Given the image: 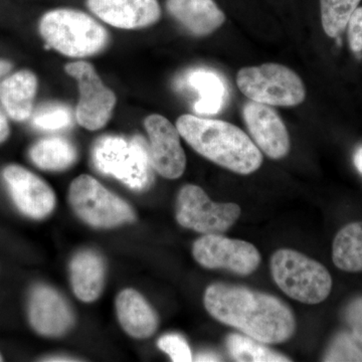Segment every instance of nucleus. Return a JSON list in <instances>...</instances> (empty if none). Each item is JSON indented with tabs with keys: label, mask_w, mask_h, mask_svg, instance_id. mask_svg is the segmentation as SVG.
<instances>
[{
	"label": "nucleus",
	"mask_w": 362,
	"mask_h": 362,
	"mask_svg": "<svg viewBox=\"0 0 362 362\" xmlns=\"http://www.w3.org/2000/svg\"><path fill=\"white\" fill-rule=\"evenodd\" d=\"M88 8L104 23L122 30H140L160 20L157 0H87Z\"/></svg>",
	"instance_id": "obj_15"
},
{
	"label": "nucleus",
	"mask_w": 362,
	"mask_h": 362,
	"mask_svg": "<svg viewBox=\"0 0 362 362\" xmlns=\"http://www.w3.org/2000/svg\"><path fill=\"white\" fill-rule=\"evenodd\" d=\"M243 116L255 144L267 156L281 159L289 153V133L277 112L269 105L247 102Z\"/></svg>",
	"instance_id": "obj_12"
},
{
	"label": "nucleus",
	"mask_w": 362,
	"mask_h": 362,
	"mask_svg": "<svg viewBox=\"0 0 362 362\" xmlns=\"http://www.w3.org/2000/svg\"><path fill=\"white\" fill-rule=\"evenodd\" d=\"M204 303L214 319L264 344L287 341L296 330L291 309L265 293L216 283L206 288Z\"/></svg>",
	"instance_id": "obj_1"
},
{
	"label": "nucleus",
	"mask_w": 362,
	"mask_h": 362,
	"mask_svg": "<svg viewBox=\"0 0 362 362\" xmlns=\"http://www.w3.org/2000/svg\"><path fill=\"white\" fill-rule=\"evenodd\" d=\"M149 138V156L152 168L162 177L176 180L183 175L187 157L180 144V134L168 119L153 114L145 119Z\"/></svg>",
	"instance_id": "obj_11"
},
{
	"label": "nucleus",
	"mask_w": 362,
	"mask_h": 362,
	"mask_svg": "<svg viewBox=\"0 0 362 362\" xmlns=\"http://www.w3.org/2000/svg\"><path fill=\"white\" fill-rule=\"evenodd\" d=\"M350 49L354 52H362V6L357 7L349 23Z\"/></svg>",
	"instance_id": "obj_28"
},
{
	"label": "nucleus",
	"mask_w": 362,
	"mask_h": 362,
	"mask_svg": "<svg viewBox=\"0 0 362 362\" xmlns=\"http://www.w3.org/2000/svg\"><path fill=\"white\" fill-rule=\"evenodd\" d=\"M69 202L78 218L94 228H115L135 220L134 211L127 202L90 175L74 180Z\"/></svg>",
	"instance_id": "obj_7"
},
{
	"label": "nucleus",
	"mask_w": 362,
	"mask_h": 362,
	"mask_svg": "<svg viewBox=\"0 0 362 362\" xmlns=\"http://www.w3.org/2000/svg\"><path fill=\"white\" fill-rule=\"evenodd\" d=\"M195 361H221V356L214 354L213 352H206V354H199L194 359Z\"/></svg>",
	"instance_id": "obj_31"
},
{
	"label": "nucleus",
	"mask_w": 362,
	"mask_h": 362,
	"mask_svg": "<svg viewBox=\"0 0 362 362\" xmlns=\"http://www.w3.org/2000/svg\"><path fill=\"white\" fill-rule=\"evenodd\" d=\"M354 162L357 170L362 175V146L359 147L354 153Z\"/></svg>",
	"instance_id": "obj_32"
},
{
	"label": "nucleus",
	"mask_w": 362,
	"mask_h": 362,
	"mask_svg": "<svg viewBox=\"0 0 362 362\" xmlns=\"http://www.w3.org/2000/svg\"><path fill=\"white\" fill-rule=\"evenodd\" d=\"M65 71L76 78L80 90L76 111L78 123L90 131L101 129L115 108L117 98L113 90L103 84L94 66L87 62L66 64Z\"/></svg>",
	"instance_id": "obj_9"
},
{
	"label": "nucleus",
	"mask_w": 362,
	"mask_h": 362,
	"mask_svg": "<svg viewBox=\"0 0 362 362\" xmlns=\"http://www.w3.org/2000/svg\"><path fill=\"white\" fill-rule=\"evenodd\" d=\"M4 177L16 206L30 218L40 220L56 206V195L39 176L18 165L7 166Z\"/></svg>",
	"instance_id": "obj_13"
},
{
	"label": "nucleus",
	"mask_w": 362,
	"mask_h": 362,
	"mask_svg": "<svg viewBox=\"0 0 362 362\" xmlns=\"http://www.w3.org/2000/svg\"><path fill=\"white\" fill-rule=\"evenodd\" d=\"M119 322L130 337L145 339L152 337L158 327V317L139 292L123 290L116 299Z\"/></svg>",
	"instance_id": "obj_17"
},
{
	"label": "nucleus",
	"mask_w": 362,
	"mask_h": 362,
	"mask_svg": "<svg viewBox=\"0 0 362 362\" xmlns=\"http://www.w3.org/2000/svg\"><path fill=\"white\" fill-rule=\"evenodd\" d=\"M11 64L7 63L6 61H1L0 59V77L4 75V74L8 73L11 71Z\"/></svg>",
	"instance_id": "obj_33"
},
{
	"label": "nucleus",
	"mask_w": 362,
	"mask_h": 362,
	"mask_svg": "<svg viewBox=\"0 0 362 362\" xmlns=\"http://www.w3.org/2000/svg\"><path fill=\"white\" fill-rule=\"evenodd\" d=\"M187 84L199 94L194 110L202 115L218 113L225 105L226 89L220 76L209 70H197L189 74Z\"/></svg>",
	"instance_id": "obj_20"
},
{
	"label": "nucleus",
	"mask_w": 362,
	"mask_h": 362,
	"mask_svg": "<svg viewBox=\"0 0 362 362\" xmlns=\"http://www.w3.org/2000/svg\"><path fill=\"white\" fill-rule=\"evenodd\" d=\"M226 349L235 361L240 362H288L291 359L272 351L264 343L247 337L232 334L226 338Z\"/></svg>",
	"instance_id": "obj_23"
},
{
	"label": "nucleus",
	"mask_w": 362,
	"mask_h": 362,
	"mask_svg": "<svg viewBox=\"0 0 362 362\" xmlns=\"http://www.w3.org/2000/svg\"><path fill=\"white\" fill-rule=\"evenodd\" d=\"M45 361H54V362H66V361H78L77 359L71 358V357L65 356H54L49 357V358L45 359Z\"/></svg>",
	"instance_id": "obj_34"
},
{
	"label": "nucleus",
	"mask_w": 362,
	"mask_h": 362,
	"mask_svg": "<svg viewBox=\"0 0 362 362\" xmlns=\"http://www.w3.org/2000/svg\"><path fill=\"white\" fill-rule=\"evenodd\" d=\"M73 122L71 111L63 105H47L42 107L33 118L35 127L42 130H59L69 127Z\"/></svg>",
	"instance_id": "obj_25"
},
{
	"label": "nucleus",
	"mask_w": 362,
	"mask_h": 362,
	"mask_svg": "<svg viewBox=\"0 0 362 362\" xmlns=\"http://www.w3.org/2000/svg\"><path fill=\"white\" fill-rule=\"evenodd\" d=\"M192 255L204 268L223 269L242 276L251 275L261 263V255L254 245L220 233L204 235L195 240Z\"/></svg>",
	"instance_id": "obj_10"
},
{
	"label": "nucleus",
	"mask_w": 362,
	"mask_h": 362,
	"mask_svg": "<svg viewBox=\"0 0 362 362\" xmlns=\"http://www.w3.org/2000/svg\"><path fill=\"white\" fill-rule=\"evenodd\" d=\"M93 161L100 173L137 192L147 189L153 180L149 148L140 137L129 141L116 136L100 138L93 148Z\"/></svg>",
	"instance_id": "obj_4"
},
{
	"label": "nucleus",
	"mask_w": 362,
	"mask_h": 362,
	"mask_svg": "<svg viewBox=\"0 0 362 362\" xmlns=\"http://www.w3.org/2000/svg\"><path fill=\"white\" fill-rule=\"evenodd\" d=\"M9 135V126L7 122L6 117L0 110V143L4 142V140L8 137Z\"/></svg>",
	"instance_id": "obj_30"
},
{
	"label": "nucleus",
	"mask_w": 362,
	"mask_h": 362,
	"mask_svg": "<svg viewBox=\"0 0 362 362\" xmlns=\"http://www.w3.org/2000/svg\"><path fill=\"white\" fill-rule=\"evenodd\" d=\"M237 85L251 101L269 106H297L306 97L301 78L291 69L279 64L240 69Z\"/></svg>",
	"instance_id": "obj_6"
},
{
	"label": "nucleus",
	"mask_w": 362,
	"mask_h": 362,
	"mask_svg": "<svg viewBox=\"0 0 362 362\" xmlns=\"http://www.w3.org/2000/svg\"><path fill=\"white\" fill-rule=\"evenodd\" d=\"M30 159L37 168L49 171H62L71 168L77 160L75 146L64 138L52 137L33 145Z\"/></svg>",
	"instance_id": "obj_21"
},
{
	"label": "nucleus",
	"mask_w": 362,
	"mask_h": 362,
	"mask_svg": "<svg viewBox=\"0 0 362 362\" xmlns=\"http://www.w3.org/2000/svg\"><path fill=\"white\" fill-rule=\"evenodd\" d=\"M334 265L345 272L362 271V221L345 226L333 242Z\"/></svg>",
	"instance_id": "obj_22"
},
{
	"label": "nucleus",
	"mask_w": 362,
	"mask_h": 362,
	"mask_svg": "<svg viewBox=\"0 0 362 362\" xmlns=\"http://www.w3.org/2000/svg\"><path fill=\"white\" fill-rule=\"evenodd\" d=\"M40 33L49 47L71 58L94 56L109 40L103 25L89 14L70 8L45 13L40 21Z\"/></svg>",
	"instance_id": "obj_3"
},
{
	"label": "nucleus",
	"mask_w": 362,
	"mask_h": 362,
	"mask_svg": "<svg viewBox=\"0 0 362 362\" xmlns=\"http://www.w3.org/2000/svg\"><path fill=\"white\" fill-rule=\"evenodd\" d=\"M361 0H320L321 21L329 37H338L349 25Z\"/></svg>",
	"instance_id": "obj_24"
},
{
	"label": "nucleus",
	"mask_w": 362,
	"mask_h": 362,
	"mask_svg": "<svg viewBox=\"0 0 362 362\" xmlns=\"http://www.w3.org/2000/svg\"><path fill=\"white\" fill-rule=\"evenodd\" d=\"M166 9L195 37L211 35L226 21L225 13L214 0H168Z\"/></svg>",
	"instance_id": "obj_16"
},
{
	"label": "nucleus",
	"mask_w": 362,
	"mask_h": 362,
	"mask_svg": "<svg viewBox=\"0 0 362 362\" xmlns=\"http://www.w3.org/2000/svg\"><path fill=\"white\" fill-rule=\"evenodd\" d=\"M346 320L352 329V335L362 345V298L354 300L349 305Z\"/></svg>",
	"instance_id": "obj_29"
},
{
	"label": "nucleus",
	"mask_w": 362,
	"mask_h": 362,
	"mask_svg": "<svg viewBox=\"0 0 362 362\" xmlns=\"http://www.w3.org/2000/svg\"><path fill=\"white\" fill-rule=\"evenodd\" d=\"M105 274V262L98 252L86 250L75 255L70 264V275L76 297L86 303L96 301L104 289Z\"/></svg>",
	"instance_id": "obj_18"
},
{
	"label": "nucleus",
	"mask_w": 362,
	"mask_h": 362,
	"mask_svg": "<svg viewBox=\"0 0 362 362\" xmlns=\"http://www.w3.org/2000/svg\"><path fill=\"white\" fill-rule=\"evenodd\" d=\"M240 216L237 204H216L197 185H185L178 194L175 218L183 228L204 235L223 233L235 225Z\"/></svg>",
	"instance_id": "obj_8"
},
{
	"label": "nucleus",
	"mask_w": 362,
	"mask_h": 362,
	"mask_svg": "<svg viewBox=\"0 0 362 362\" xmlns=\"http://www.w3.org/2000/svg\"><path fill=\"white\" fill-rule=\"evenodd\" d=\"M324 361H362V350L354 335L340 333L331 343Z\"/></svg>",
	"instance_id": "obj_26"
},
{
	"label": "nucleus",
	"mask_w": 362,
	"mask_h": 362,
	"mask_svg": "<svg viewBox=\"0 0 362 362\" xmlns=\"http://www.w3.org/2000/svg\"><path fill=\"white\" fill-rule=\"evenodd\" d=\"M37 78L30 71H20L0 83V103L9 117L25 121L33 113Z\"/></svg>",
	"instance_id": "obj_19"
},
{
	"label": "nucleus",
	"mask_w": 362,
	"mask_h": 362,
	"mask_svg": "<svg viewBox=\"0 0 362 362\" xmlns=\"http://www.w3.org/2000/svg\"><path fill=\"white\" fill-rule=\"evenodd\" d=\"M176 128L197 153L233 173L251 175L263 163L259 147L233 124L182 115L176 121Z\"/></svg>",
	"instance_id": "obj_2"
},
{
	"label": "nucleus",
	"mask_w": 362,
	"mask_h": 362,
	"mask_svg": "<svg viewBox=\"0 0 362 362\" xmlns=\"http://www.w3.org/2000/svg\"><path fill=\"white\" fill-rule=\"evenodd\" d=\"M28 316L33 329L44 337H61L74 324L70 305L57 290L49 286H39L33 289Z\"/></svg>",
	"instance_id": "obj_14"
},
{
	"label": "nucleus",
	"mask_w": 362,
	"mask_h": 362,
	"mask_svg": "<svg viewBox=\"0 0 362 362\" xmlns=\"http://www.w3.org/2000/svg\"><path fill=\"white\" fill-rule=\"evenodd\" d=\"M158 347L168 354L175 362H189L194 361L192 350L187 340L178 334H166L158 340Z\"/></svg>",
	"instance_id": "obj_27"
},
{
	"label": "nucleus",
	"mask_w": 362,
	"mask_h": 362,
	"mask_svg": "<svg viewBox=\"0 0 362 362\" xmlns=\"http://www.w3.org/2000/svg\"><path fill=\"white\" fill-rule=\"evenodd\" d=\"M0 361H2V357L0 356Z\"/></svg>",
	"instance_id": "obj_35"
},
{
	"label": "nucleus",
	"mask_w": 362,
	"mask_h": 362,
	"mask_svg": "<svg viewBox=\"0 0 362 362\" xmlns=\"http://www.w3.org/2000/svg\"><path fill=\"white\" fill-rule=\"evenodd\" d=\"M271 272L279 288L302 303H321L332 289V278L327 269L293 250L276 252L272 256Z\"/></svg>",
	"instance_id": "obj_5"
}]
</instances>
